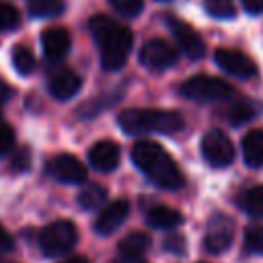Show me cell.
Instances as JSON below:
<instances>
[{
  "mask_svg": "<svg viewBox=\"0 0 263 263\" xmlns=\"http://www.w3.org/2000/svg\"><path fill=\"white\" fill-rule=\"evenodd\" d=\"M88 29L101 51V66L109 72L123 68L134 45L132 31L105 14L92 16L88 23Z\"/></svg>",
  "mask_w": 263,
  "mask_h": 263,
  "instance_id": "6da1fadb",
  "label": "cell"
},
{
  "mask_svg": "<svg viewBox=\"0 0 263 263\" xmlns=\"http://www.w3.org/2000/svg\"><path fill=\"white\" fill-rule=\"evenodd\" d=\"M132 160L154 185L162 189H179L183 185V173L175 158L156 142H136L132 148Z\"/></svg>",
  "mask_w": 263,
  "mask_h": 263,
  "instance_id": "7a4b0ae2",
  "label": "cell"
},
{
  "mask_svg": "<svg viewBox=\"0 0 263 263\" xmlns=\"http://www.w3.org/2000/svg\"><path fill=\"white\" fill-rule=\"evenodd\" d=\"M119 127L129 134H177L185 119L173 109H125L117 117Z\"/></svg>",
  "mask_w": 263,
  "mask_h": 263,
  "instance_id": "3957f363",
  "label": "cell"
},
{
  "mask_svg": "<svg viewBox=\"0 0 263 263\" xmlns=\"http://www.w3.org/2000/svg\"><path fill=\"white\" fill-rule=\"evenodd\" d=\"M181 95L185 99L191 101H199V103H214V101H226L230 99V95L234 92V88L216 76H208V74H197L191 76L189 80H185L181 84Z\"/></svg>",
  "mask_w": 263,
  "mask_h": 263,
  "instance_id": "277c9868",
  "label": "cell"
},
{
  "mask_svg": "<svg viewBox=\"0 0 263 263\" xmlns=\"http://www.w3.org/2000/svg\"><path fill=\"white\" fill-rule=\"evenodd\" d=\"M78 230L70 220H55L47 224L39 234V247L47 257H60L74 249Z\"/></svg>",
  "mask_w": 263,
  "mask_h": 263,
  "instance_id": "5b68a950",
  "label": "cell"
},
{
  "mask_svg": "<svg viewBox=\"0 0 263 263\" xmlns=\"http://www.w3.org/2000/svg\"><path fill=\"white\" fill-rule=\"evenodd\" d=\"M201 154L208 164L224 168L234 160V144L222 129H210L201 138Z\"/></svg>",
  "mask_w": 263,
  "mask_h": 263,
  "instance_id": "8992f818",
  "label": "cell"
},
{
  "mask_svg": "<svg viewBox=\"0 0 263 263\" xmlns=\"http://www.w3.org/2000/svg\"><path fill=\"white\" fill-rule=\"evenodd\" d=\"M232 238H234V220H230L226 214H214L205 226V236H203L205 251L214 255H222L224 251L230 249Z\"/></svg>",
  "mask_w": 263,
  "mask_h": 263,
  "instance_id": "52a82bcc",
  "label": "cell"
},
{
  "mask_svg": "<svg viewBox=\"0 0 263 263\" xmlns=\"http://www.w3.org/2000/svg\"><path fill=\"white\" fill-rule=\"evenodd\" d=\"M140 62L152 72H162L177 64V49L164 39H150L140 49Z\"/></svg>",
  "mask_w": 263,
  "mask_h": 263,
  "instance_id": "ba28073f",
  "label": "cell"
},
{
  "mask_svg": "<svg viewBox=\"0 0 263 263\" xmlns=\"http://www.w3.org/2000/svg\"><path fill=\"white\" fill-rule=\"evenodd\" d=\"M166 23H168V29L179 45V49L189 58V60H199L203 58L205 53V43L201 39V35L191 27L187 25L185 21L181 18H175V16H166Z\"/></svg>",
  "mask_w": 263,
  "mask_h": 263,
  "instance_id": "9c48e42d",
  "label": "cell"
},
{
  "mask_svg": "<svg viewBox=\"0 0 263 263\" xmlns=\"http://www.w3.org/2000/svg\"><path fill=\"white\" fill-rule=\"evenodd\" d=\"M47 173L60 181V183H70L78 185L86 181V166L72 154H58L47 162Z\"/></svg>",
  "mask_w": 263,
  "mask_h": 263,
  "instance_id": "30bf717a",
  "label": "cell"
},
{
  "mask_svg": "<svg viewBox=\"0 0 263 263\" xmlns=\"http://www.w3.org/2000/svg\"><path fill=\"white\" fill-rule=\"evenodd\" d=\"M214 60L230 76H236V78H253L257 74L255 62L249 55H245L242 51H236V49L222 47V49H218L214 53Z\"/></svg>",
  "mask_w": 263,
  "mask_h": 263,
  "instance_id": "8fae6325",
  "label": "cell"
},
{
  "mask_svg": "<svg viewBox=\"0 0 263 263\" xmlns=\"http://www.w3.org/2000/svg\"><path fill=\"white\" fill-rule=\"evenodd\" d=\"M127 216H129V203L125 199H115L99 212L95 220V230L103 236H109L127 220Z\"/></svg>",
  "mask_w": 263,
  "mask_h": 263,
  "instance_id": "7c38bea8",
  "label": "cell"
},
{
  "mask_svg": "<svg viewBox=\"0 0 263 263\" xmlns=\"http://www.w3.org/2000/svg\"><path fill=\"white\" fill-rule=\"evenodd\" d=\"M119 158H121V150L111 140H101V142L92 144V148L88 150V162L92 164V168H97L101 173H109V171L117 168Z\"/></svg>",
  "mask_w": 263,
  "mask_h": 263,
  "instance_id": "4fadbf2b",
  "label": "cell"
},
{
  "mask_svg": "<svg viewBox=\"0 0 263 263\" xmlns=\"http://www.w3.org/2000/svg\"><path fill=\"white\" fill-rule=\"evenodd\" d=\"M41 45H43L45 58L58 62V60L66 58L70 51V45H72L70 33L62 27H49L41 33Z\"/></svg>",
  "mask_w": 263,
  "mask_h": 263,
  "instance_id": "5bb4252c",
  "label": "cell"
},
{
  "mask_svg": "<svg viewBox=\"0 0 263 263\" xmlns=\"http://www.w3.org/2000/svg\"><path fill=\"white\" fill-rule=\"evenodd\" d=\"M80 76L74 70H60L49 78V92L58 101H68L80 90Z\"/></svg>",
  "mask_w": 263,
  "mask_h": 263,
  "instance_id": "9a60e30c",
  "label": "cell"
},
{
  "mask_svg": "<svg viewBox=\"0 0 263 263\" xmlns=\"http://www.w3.org/2000/svg\"><path fill=\"white\" fill-rule=\"evenodd\" d=\"M242 158L251 168L263 166V129H251L242 138Z\"/></svg>",
  "mask_w": 263,
  "mask_h": 263,
  "instance_id": "2e32d148",
  "label": "cell"
},
{
  "mask_svg": "<svg viewBox=\"0 0 263 263\" xmlns=\"http://www.w3.org/2000/svg\"><path fill=\"white\" fill-rule=\"evenodd\" d=\"M146 220L152 228H162V230H171L175 226H179L183 222V216L175 210V208H168V205H154L148 210L146 214Z\"/></svg>",
  "mask_w": 263,
  "mask_h": 263,
  "instance_id": "e0dca14e",
  "label": "cell"
},
{
  "mask_svg": "<svg viewBox=\"0 0 263 263\" xmlns=\"http://www.w3.org/2000/svg\"><path fill=\"white\" fill-rule=\"evenodd\" d=\"M257 105L253 101H247V99H240V101H234L230 103L224 111H222V117L232 123V125H242L247 121H251L255 115H257Z\"/></svg>",
  "mask_w": 263,
  "mask_h": 263,
  "instance_id": "ac0fdd59",
  "label": "cell"
},
{
  "mask_svg": "<svg viewBox=\"0 0 263 263\" xmlns=\"http://www.w3.org/2000/svg\"><path fill=\"white\" fill-rule=\"evenodd\" d=\"M119 255L123 257H142L150 249V236L146 232H129L119 240Z\"/></svg>",
  "mask_w": 263,
  "mask_h": 263,
  "instance_id": "d6986e66",
  "label": "cell"
},
{
  "mask_svg": "<svg viewBox=\"0 0 263 263\" xmlns=\"http://www.w3.org/2000/svg\"><path fill=\"white\" fill-rule=\"evenodd\" d=\"M240 210H245L253 218H263V185L249 187L238 197Z\"/></svg>",
  "mask_w": 263,
  "mask_h": 263,
  "instance_id": "ffe728a7",
  "label": "cell"
},
{
  "mask_svg": "<svg viewBox=\"0 0 263 263\" xmlns=\"http://www.w3.org/2000/svg\"><path fill=\"white\" fill-rule=\"evenodd\" d=\"M107 199V189L99 183H86L78 193V203L84 210H99Z\"/></svg>",
  "mask_w": 263,
  "mask_h": 263,
  "instance_id": "44dd1931",
  "label": "cell"
},
{
  "mask_svg": "<svg viewBox=\"0 0 263 263\" xmlns=\"http://www.w3.org/2000/svg\"><path fill=\"white\" fill-rule=\"evenodd\" d=\"M12 66L18 74L23 76H29L35 66H37V60H35V53L31 51V47L27 45H14L12 47Z\"/></svg>",
  "mask_w": 263,
  "mask_h": 263,
  "instance_id": "7402d4cb",
  "label": "cell"
},
{
  "mask_svg": "<svg viewBox=\"0 0 263 263\" xmlns=\"http://www.w3.org/2000/svg\"><path fill=\"white\" fill-rule=\"evenodd\" d=\"M29 14L37 18H51L64 12V2L62 0H29L27 2Z\"/></svg>",
  "mask_w": 263,
  "mask_h": 263,
  "instance_id": "603a6c76",
  "label": "cell"
},
{
  "mask_svg": "<svg viewBox=\"0 0 263 263\" xmlns=\"http://www.w3.org/2000/svg\"><path fill=\"white\" fill-rule=\"evenodd\" d=\"M203 6L208 10V14L216 16V18H232L236 14L232 0H205Z\"/></svg>",
  "mask_w": 263,
  "mask_h": 263,
  "instance_id": "cb8c5ba5",
  "label": "cell"
},
{
  "mask_svg": "<svg viewBox=\"0 0 263 263\" xmlns=\"http://www.w3.org/2000/svg\"><path fill=\"white\" fill-rule=\"evenodd\" d=\"M18 23H21L18 10L12 4L0 0V31H12L18 27Z\"/></svg>",
  "mask_w": 263,
  "mask_h": 263,
  "instance_id": "d4e9b609",
  "label": "cell"
},
{
  "mask_svg": "<svg viewBox=\"0 0 263 263\" xmlns=\"http://www.w3.org/2000/svg\"><path fill=\"white\" fill-rule=\"evenodd\" d=\"M245 249L255 255H263V226H251L245 232Z\"/></svg>",
  "mask_w": 263,
  "mask_h": 263,
  "instance_id": "484cf974",
  "label": "cell"
},
{
  "mask_svg": "<svg viewBox=\"0 0 263 263\" xmlns=\"http://www.w3.org/2000/svg\"><path fill=\"white\" fill-rule=\"evenodd\" d=\"M109 4L121 16H136L142 12L144 0H109Z\"/></svg>",
  "mask_w": 263,
  "mask_h": 263,
  "instance_id": "4316f807",
  "label": "cell"
},
{
  "mask_svg": "<svg viewBox=\"0 0 263 263\" xmlns=\"http://www.w3.org/2000/svg\"><path fill=\"white\" fill-rule=\"evenodd\" d=\"M14 150V129L8 123H0V156H6Z\"/></svg>",
  "mask_w": 263,
  "mask_h": 263,
  "instance_id": "83f0119b",
  "label": "cell"
},
{
  "mask_svg": "<svg viewBox=\"0 0 263 263\" xmlns=\"http://www.w3.org/2000/svg\"><path fill=\"white\" fill-rule=\"evenodd\" d=\"M29 164H31V152H29V148H18V150H14L12 160H10V168L16 171V173H23V171L29 168Z\"/></svg>",
  "mask_w": 263,
  "mask_h": 263,
  "instance_id": "f1b7e54d",
  "label": "cell"
},
{
  "mask_svg": "<svg viewBox=\"0 0 263 263\" xmlns=\"http://www.w3.org/2000/svg\"><path fill=\"white\" fill-rule=\"evenodd\" d=\"M164 249L166 251H171V253H175V255H181V253H185V238L181 236V234H168L166 238H164Z\"/></svg>",
  "mask_w": 263,
  "mask_h": 263,
  "instance_id": "f546056e",
  "label": "cell"
},
{
  "mask_svg": "<svg viewBox=\"0 0 263 263\" xmlns=\"http://www.w3.org/2000/svg\"><path fill=\"white\" fill-rule=\"evenodd\" d=\"M14 249V238L10 236V232L0 224V251H12Z\"/></svg>",
  "mask_w": 263,
  "mask_h": 263,
  "instance_id": "4dcf8cb0",
  "label": "cell"
},
{
  "mask_svg": "<svg viewBox=\"0 0 263 263\" xmlns=\"http://www.w3.org/2000/svg\"><path fill=\"white\" fill-rule=\"evenodd\" d=\"M245 10L251 14H261L263 12V0H240Z\"/></svg>",
  "mask_w": 263,
  "mask_h": 263,
  "instance_id": "1f68e13d",
  "label": "cell"
},
{
  "mask_svg": "<svg viewBox=\"0 0 263 263\" xmlns=\"http://www.w3.org/2000/svg\"><path fill=\"white\" fill-rule=\"evenodd\" d=\"M10 97H12V88H10L4 80H0V117H2V105H4Z\"/></svg>",
  "mask_w": 263,
  "mask_h": 263,
  "instance_id": "d6a6232c",
  "label": "cell"
},
{
  "mask_svg": "<svg viewBox=\"0 0 263 263\" xmlns=\"http://www.w3.org/2000/svg\"><path fill=\"white\" fill-rule=\"evenodd\" d=\"M109 263H148L144 257H119V259H113V261H109Z\"/></svg>",
  "mask_w": 263,
  "mask_h": 263,
  "instance_id": "836d02e7",
  "label": "cell"
},
{
  "mask_svg": "<svg viewBox=\"0 0 263 263\" xmlns=\"http://www.w3.org/2000/svg\"><path fill=\"white\" fill-rule=\"evenodd\" d=\"M62 263H90L86 257H82V255H72V257H68V259H64Z\"/></svg>",
  "mask_w": 263,
  "mask_h": 263,
  "instance_id": "e575fe53",
  "label": "cell"
}]
</instances>
